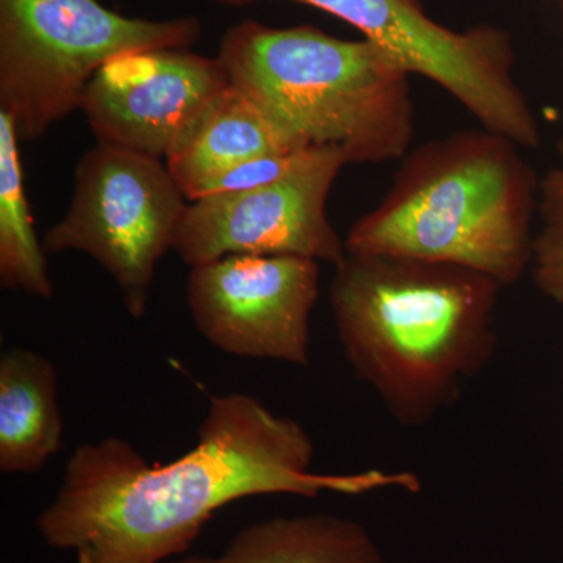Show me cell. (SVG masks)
Here are the masks:
<instances>
[{
  "label": "cell",
  "instance_id": "ac0fdd59",
  "mask_svg": "<svg viewBox=\"0 0 563 563\" xmlns=\"http://www.w3.org/2000/svg\"><path fill=\"white\" fill-rule=\"evenodd\" d=\"M562 66H563V62H562Z\"/></svg>",
  "mask_w": 563,
  "mask_h": 563
},
{
  "label": "cell",
  "instance_id": "8992f818",
  "mask_svg": "<svg viewBox=\"0 0 563 563\" xmlns=\"http://www.w3.org/2000/svg\"><path fill=\"white\" fill-rule=\"evenodd\" d=\"M190 201L161 158L98 141L76 169L68 213L46 233V254L79 251L117 282L129 314L147 312L155 268Z\"/></svg>",
  "mask_w": 563,
  "mask_h": 563
},
{
  "label": "cell",
  "instance_id": "4fadbf2b",
  "mask_svg": "<svg viewBox=\"0 0 563 563\" xmlns=\"http://www.w3.org/2000/svg\"><path fill=\"white\" fill-rule=\"evenodd\" d=\"M166 563H387L365 526L336 515L276 517L246 526L220 555Z\"/></svg>",
  "mask_w": 563,
  "mask_h": 563
},
{
  "label": "cell",
  "instance_id": "8fae6325",
  "mask_svg": "<svg viewBox=\"0 0 563 563\" xmlns=\"http://www.w3.org/2000/svg\"><path fill=\"white\" fill-rule=\"evenodd\" d=\"M292 151L261 107L231 84L169 154L166 166L192 202L206 185L236 166Z\"/></svg>",
  "mask_w": 563,
  "mask_h": 563
},
{
  "label": "cell",
  "instance_id": "6da1fadb",
  "mask_svg": "<svg viewBox=\"0 0 563 563\" xmlns=\"http://www.w3.org/2000/svg\"><path fill=\"white\" fill-rule=\"evenodd\" d=\"M313 455L306 429L261 399L211 396L196 446L166 465H151L121 437L76 448L36 529L76 563H166L190 550L221 507L250 496L421 492L409 472L313 473Z\"/></svg>",
  "mask_w": 563,
  "mask_h": 563
},
{
  "label": "cell",
  "instance_id": "5b68a950",
  "mask_svg": "<svg viewBox=\"0 0 563 563\" xmlns=\"http://www.w3.org/2000/svg\"><path fill=\"white\" fill-rule=\"evenodd\" d=\"M195 16L128 18L99 0H0V111L20 141H35L79 110L107 63L154 49H190Z\"/></svg>",
  "mask_w": 563,
  "mask_h": 563
},
{
  "label": "cell",
  "instance_id": "9c48e42d",
  "mask_svg": "<svg viewBox=\"0 0 563 563\" xmlns=\"http://www.w3.org/2000/svg\"><path fill=\"white\" fill-rule=\"evenodd\" d=\"M320 262L298 255H229L192 266L187 302L196 329L235 357L307 366Z\"/></svg>",
  "mask_w": 563,
  "mask_h": 563
},
{
  "label": "cell",
  "instance_id": "7c38bea8",
  "mask_svg": "<svg viewBox=\"0 0 563 563\" xmlns=\"http://www.w3.org/2000/svg\"><path fill=\"white\" fill-rule=\"evenodd\" d=\"M63 420L54 363L36 351L0 355V472L33 474L62 450Z\"/></svg>",
  "mask_w": 563,
  "mask_h": 563
},
{
  "label": "cell",
  "instance_id": "277c9868",
  "mask_svg": "<svg viewBox=\"0 0 563 563\" xmlns=\"http://www.w3.org/2000/svg\"><path fill=\"white\" fill-rule=\"evenodd\" d=\"M218 58L291 150L333 147L347 165L402 161L410 150L412 74L372 41L244 20L222 35Z\"/></svg>",
  "mask_w": 563,
  "mask_h": 563
},
{
  "label": "cell",
  "instance_id": "9a60e30c",
  "mask_svg": "<svg viewBox=\"0 0 563 563\" xmlns=\"http://www.w3.org/2000/svg\"><path fill=\"white\" fill-rule=\"evenodd\" d=\"M542 228L533 242V279L554 301H563V168L551 169L540 181Z\"/></svg>",
  "mask_w": 563,
  "mask_h": 563
},
{
  "label": "cell",
  "instance_id": "7a4b0ae2",
  "mask_svg": "<svg viewBox=\"0 0 563 563\" xmlns=\"http://www.w3.org/2000/svg\"><path fill=\"white\" fill-rule=\"evenodd\" d=\"M501 285L450 263L347 252L329 302L352 372L404 428L457 399L496 351Z\"/></svg>",
  "mask_w": 563,
  "mask_h": 563
},
{
  "label": "cell",
  "instance_id": "52a82bcc",
  "mask_svg": "<svg viewBox=\"0 0 563 563\" xmlns=\"http://www.w3.org/2000/svg\"><path fill=\"white\" fill-rule=\"evenodd\" d=\"M244 7L258 0H213ZM333 14L391 54L410 74L426 77L465 107L487 131L523 150L540 144L531 103L514 76L509 32L481 24L453 31L429 16L420 0H290Z\"/></svg>",
  "mask_w": 563,
  "mask_h": 563
},
{
  "label": "cell",
  "instance_id": "5bb4252c",
  "mask_svg": "<svg viewBox=\"0 0 563 563\" xmlns=\"http://www.w3.org/2000/svg\"><path fill=\"white\" fill-rule=\"evenodd\" d=\"M0 285L40 299L54 287L46 251L40 243L24 190V173L14 122L0 111Z\"/></svg>",
  "mask_w": 563,
  "mask_h": 563
},
{
  "label": "cell",
  "instance_id": "3957f363",
  "mask_svg": "<svg viewBox=\"0 0 563 563\" xmlns=\"http://www.w3.org/2000/svg\"><path fill=\"white\" fill-rule=\"evenodd\" d=\"M521 150L483 128L407 152L383 201L352 225L346 251L450 263L515 284L532 263L540 199Z\"/></svg>",
  "mask_w": 563,
  "mask_h": 563
},
{
  "label": "cell",
  "instance_id": "30bf717a",
  "mask_svg": "<svg viewBox=\"0 0 563 563\" xmlns=\"http://www.w3.org/2000/svg\"><path fill=\"white\" fill-rule=\"evenodd\" d=\"M229 87L218 57L190 49L135 52L98 70L80 110L101 143L168 158Z\"/></svg>",
  "mask_w": 563,
  "mask_h": 563
},
{
  "label": "cell",
  "instance_id": "e0dca14e",
  "mask_svg": "<svg viewBox=\"0 0 563 563\" xmlns=\"http://www.w3.org/2000/svg\"><path fill=\"white\" fill-rule=\"evenodd\" d=\"M558 154H559V157H561V165H559V166H562V168H563V132L561 135V140H559V143H558Z\"/></svg>",
  "mask_w": 563,
  "mask_h": 563
},
{
  "label": "cell",
  "instance_id": "ba28073f",
  "mask_svg": "<svg viewBox=\"0 0 563 563\" xmlns=\"http://www.w3.org/2000/svg\"><path fill=\"white\" fill-rule=\"evenodd\" d=\"M346 165L339 150L314 147L309 161L274 184L190 202L173 251L190 268L229 255H298L336 266L346 243L325 203Z\"/></svg>",
  "mask_w": 563,
  "mask_h": 563
},
{
  "label": "cell",
  "instance_id": "2e32d148",
  "mask_svg": "<svg viewBox=\"0 0 563 563\" xmlns=\"http://www.w3.org/2000/svg\"><path fill=\"white\" fill-rule=\"evenodd\" d=\"M313 150L314 147H307V150L287 152V154L263 155V157L243 163L206 185L199 192L198 199L225 195V192L254 190V188L274 184V181L290 176L299 166L309 161Z\"/></svg>",
  "mask_w": 563,
  "mask_h": 563
}]
</instances>
